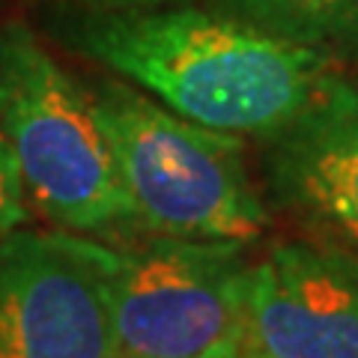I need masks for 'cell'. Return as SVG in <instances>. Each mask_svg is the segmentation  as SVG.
<instances>
[{
  "label": "cell",
  "mask_w": 358,
  "mask_h": 358,
  "mask_svg": "<svg viewBox=\"0 0 358 358\" xmlns=\"http://www.w3.org/2000/svg\"><path fill=\"white\" fill-rule=\"evenodd\" d=\"M51 30L72 51L126 78L194 126L268 138L296 120L346 63L287 45L206 6H66Z\"/></svg>",
  "instance_id": "1"
},
{
  "label": "cell",
  "mask_w": 358,
  "mask_h": 358,
  "mask_svg": "<svg viewBox=\"0 0 358 358\" xmlns=\"http://www.w3.org/2000/svg\"><path fill=\"white\" fill-rule=\"evenodd\" d=\"M131 221L152 236L254 242L268 209L248 173L242 138L194 126L138 87H90Z\"/></svg>",
  "instance_id": "2"
},
{
  "label": "cell",
  "mask_w": 358,
  "mask_h": 358,
  "mask_svg": "<svg viewBox=\"0 0 358 358\" xmlns=\"http://www.w3.org/2000/svg\"><path fill=\"white\" fill-rule=\"evenodd\" d=\"M0 138L27 200L57 227L105 233L131 221L90 87L21 21L0 27Z\"/></svg>",
  "instance_id": "3"
},
{
  "label": "cell",
  "mask_w": 358,
  "mask_h": 358,
  "mask_svg": "<svg viewBox=\"0 0 358 358\" xmlns=\"http://www.w3.org/2000/svg\"><path fill=\"white\" fill-rule=\"evenodd\" d=\"M248 278L245 242L152 236L117 251L114 358H218L242 341Z\"/></svg>",
  "instance_id": "4"
},
{
  "label": "cell",
  "mask_w": 358,
  "mask_h": 358,
  "mask_svg": "<svg viewBox=\"0 0 358 358\" xmlns=\"http://www.w3.org/2000/svg\"><path fill=\"white\" fill-rule=\"evenodd\" d=\"M117 248L69 230L0 233V358H114Z\"/></svg>",
  "instance_id": "5"
},
{
  "label": "cell",
  "mask_w": 358,
  "mask_h": 358,
  "mask_svg": "<svg viewBox=\"0 0 358 358\" xmlns=\"http://www.w3.org/2000/svg\"><path fill=\"white\" fill-rule=\"evenodd\" d=\"M242 341L263 358H358V257L317 239L251 263Z\"/></svg>",
  "instance_id": "6"
},
{
  "label": "cell",
  "mask_w": 358,
  "mask_h": 358,
  "mask_svg": "<svg viewBox=\"0 0 358 358\" xmlns=\"http://www.w3.org/2000/svg\"><path fill=\"white\" fill-rule=\"evenodd\" d=\"M263 143V182L317 242L358 257V75L331 84Z\"/></svg>",
  "instance_id": "7"
},
{
  "label": "cell",
  "mask_w": 358,
  "mask_h": 358,
  "mask_svg": "<svg viewBox=\"0 0 358 358\" xmlns=\"http://www.w3.org/2000/svg\"><path fill=\"white\" fill-rule=\"evenodd\" d=\"M206 9L341 63L358 60V0H206Z\"/></svg>",
  "instance_id": "8"
},
{
  "label": "cell",
  "mask_w": 358,
  "mask_h": 358,
  "mask_svg": "<svg viewBox=\"0 0 358 358\" xmlns=\"http://www.w3.org/2000/svg\"><path fill=\"white\" fill-rule=\"evenodd\" d=\"M27 221V194L21 185V173L9 152L6 141L0 138V233L24 227Z\"/></svg>",
  "instance_id": "9"
},
{
  "label": "cell",
  "mask_w": 358,
  "mask_h": 358,
  "mask_svg": "<svg viewBox=\"0 0 358 358\" xmlns=\"http://www.w3.org/2000/svg\"><path fill=\"white\" fill-rule=\"evenodd\" d=\"M72 6L81 9H99V13H126V9H162V6H179L188 0H69Z\"/></svg>",
  "instance_id": "10"
},
{
  "label": "cell",
  "mask_w": 358,
  "mask_h": 358,
  "mask_svg": "<svg viewBox=\"0 0 358 358\" xmlns=\"http://www.w3.org/2000/svg\"><path fill=\"white\" fill-rule=\"evenodd\" d=\"M218 358H263L260 352H254L251 346H245V341H239L236 346H230L227 352H221Z\"/></svg>",
  "instance_id": "11"
}]
</instances>
